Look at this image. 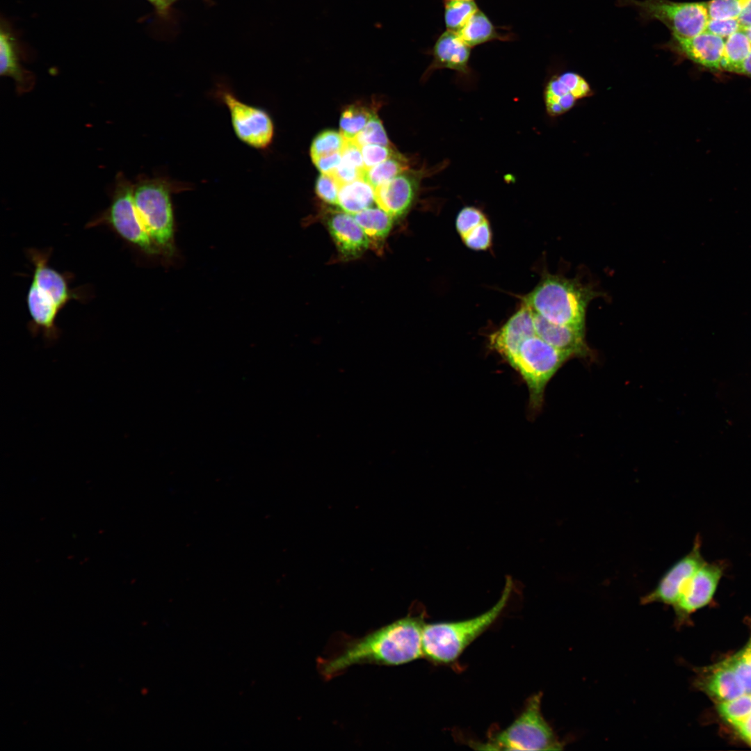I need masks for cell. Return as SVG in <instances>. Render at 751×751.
Segmentation results:
<instances>
[{
	"label": "cell",
	"mask_w": 751,
	"mask_h": 751,
	"mask_svg": "<svg viewBox=\"0 0 751 751\" xmlns=\"http://www.w3.org/2000/svg\"><path fill=\"white\" fill-rule=\"evenodd\" d=\"M424 625L421 616L409 615L350 640L334 656L322 659L319 671L331 679L355 665H399L423 657Z\"/></svg>",
	"instance_id": "1"
},
{
	"label": "cell",
	"mask_w": 751,
	"mask_h": 751,
	"mask_svg": "<svg viewBox=\"0 0 751 751\" xmlns=\"http://www.w3.org/2000/svg\"><path fill=\"white\" fill-rule=\"evenodd\" d=\"M598 294L578 279L548 274L523 302L551 323L585 330L587 307Z\"/></svg>",
	"instance_id": "2"
},
{
	"label": "cell",
	"mask_w": 751,
	"mask_h": 751,
	"mask_svg": "<svg viewBox=\"0 0 751 751\" xmlns=\"http://www.w3.org/2000/svg\"><path fill=\"white\" fill-rule=\"evenodd\" d=\"M508 595L507 589L494 606L473 618L425 624L422 637L423 657L438 664L455 661L473 641L493 624L503 610Z\"/></svg>",
	"instance_id": "3"
},
{
	"label": "cell",
	"mask_w": 751,
	"mask_h": 751,
	"mask_svg": "<svg viewBox=\"0 0 751 751\" xmlns=\"http://www.w3.org/2000/svg\"><path fill=\"white\" fill-rule=\"evenodd\" d=\"M542 694L530 697L520 715L506 729L492 735L477 749L488 750H560L559 741L541 711Z\"/></svg>",
	"instance_id": "4"
},
{
	"label": "cell",
	"mask_w": 751,
	"mask_h": 751,
	"mask_svg": "<svg viewBox=\"0 0 751 751\" xmlns=\"http://www.w3.org/2000/svg\"><path fill=\"white\" fill-rule=\"evenodd\" d=\"M175 185L163 177H140L133 184L134 204L146 232L159 249L168 252L172 250L171 193Z\"/></svg>",
	"instance_id": "5"
},
{
	"label": "cell",
	"mask_w": 751,
	"mask_h": 751,
	"mask_svg": "<svg viewBox=\"0 0 751 751\" xmlns=\"http://www.w3.org/2000/svg\"><path fill=\"white\" fill-rule=\"evenodd\" d=\"M572 358L571 355L551 346L536 334L522 342L512 367L528 387L529 407L533 411L540 410L548 382Z\"/></svg>",
	"instance_id": "6"
},
{
	"label": "cell",
	"mask_w": 751,
	"mask_h": 751,
	"mask_svg": "<svg viewBox=\"0 0 751 751\" xmlns=\"http://www.w3.org/2000/svg\"><path fill=\"white\" fill-rule=\"evenodd\" d=\"M619 6L634 8L644 21H658L672 36L690 38L707 29L710 19L706 1L617 0Z\"/></svg>",
	"instance_id": "7"
},
{
	"label": "cell",
	"mask_w": 751,
	"mask_h": 751,
	"mask_svg": "<svg viewBox=\"0 0 751 751\" xmlns=\"http://www.w3.org/2000/svg\"><path fill=\"white\" fill-rule=\"evenodd\" d=\"M106 224L111 226L123 239L148 254H156L159 248L146 232L138 216L133 197V184L118 174L107 210L92 225Z\"/></svg>",
	"instance_id": "8"
},
{
	"label": "cell",
	"mask_w": 751,
	"mask_h": 751,
	"mask_svg": "<svg viewBox=\"0 0 751 751\" xmlns=\"http://www.w3.org/2000/svg\"><path fill=\"white\" fill-rule=\"evenodd\" d=\"M214 95L228 108L234 131L241 141L259 150L270 145L274 124L266 110L243 102L223 84L217 86Z\"/></svg>",
	"instance_id": "9"
},
{
	"label": "cell",
	"mask_w": 751,
	"mask_h": 751,
	"mask_svg": "<svg viewBox=\"0 0 751 751\" xmlns=\"http://www.w3.org/2000/svg\"><path fill=\"white\" fill-rule=\"evenodd\" d=\"M447 164L419 170H407L375 188V202L392 218H400L410 210L417 196L421 180L442 170Z\"/></svg>",
	"instance_id": "10"
},
{
	"label": "cell",
	"mask_w": 751,
	"mask_h": 751,
	"mask_svg": "<svg viewBox=\"0 0 751 751\" xmlns=\"http://www.w3.org/2000/svg\"><path fill=\"white\" fill-rule=\"evenodd\" d=\"M704 562L701 540L697 535L691 551L664 572L655 588L641 597L640 604L661 603L673 606L687 582Z\"/></svg>",
	"instance_id": "11"
},
{
	"label": "cell",
	"mask_w": 751,
	"mask_h": 751,
	"mask_svg": "<svg viewBox=\"0 0 751 751\" xmlns=\"http://www.w3.org/2000/svg\"><path fill=\"white\" fill-rule=\"evenodd\" d=\"M723 562H704L684 586L677 601L672 606L678 624L697 610L706 606L713 599L723 576Z\"/></svg>",
	"instance_id": "12"
},
{
	"label": "cell",
	"mask_w": 751,
	"mask_h": 751,
	"mask_svg": "<svg viewBox=\"0 0 751 751\" xmlns=\"http://www.w3.org/2000/svg\"><path fill=\"white\" fill-rule=\"evenodd\" d=\"M593 94L588 81L580 74L567 71L553 76L544 90L547 114L558 117L570 111L576 104Z\"/></svg>",
	"instance_id": "13"
},
{
	"label": "cell",
	"mask_w": 751,
	"mask_h": 751,
	"mask_svg": "<svg viewBox=\"0 0 751 751\" xmlns=\"http://www.w3.org/2000/svg\"><path fill=\"white\" fill-rule=\"evenodd\" d=\"M725 42V38L706 31L690 38L671 36L663 48L700 67L720 71Z\"/></svg>",
	"instance_id": "14"
},
{
	"label": "cell",
	"mask_w": 751,
	"mask_h": 751,
	"mask_svg": "<svg viewBox=\"0 0 751 751\" xmlns=\"http://www.w3.org/2000/svg\"><path fill=\"white\" fill-rule=\"evenodd\" d=\"M535 334L533 312L523 302L499 330L489 337V347L512 367L522 342Z\"/></svg>",
	"instance_id": "15"
},
{
	"label": "cell",
	"mask_w": 751,
	"mask_h": 751,
	"mask_svg": "<svg viewBox=\"0 0 751 751\" xmlns=\"http://www.w3.org/2000/svg\"><path fill=\"white\" fill-rule=\"evenodd\" d=\"M471 51V47L458 33L446 30L426 51L433 59L422 79H427L433 72L442 69L453 70L463 78L469 77L472 74L469 66Z\"/></svg>",
	"instance_id": "16"
},
{
	"label": "cell",
	"mask_w": 751,
	"mask_h": 751,
	"mask_svg": "<svg viewBox=\"0 0 751 751\" xmlns=\"http://www.w3.org/2000/svg\"><path fill=\"white\" fill-rule=\"evenodd\" d=\"M533 312L535 334L547 344L569 353L573 358L595 357L594 351L586 341L585 330L551 323Z\"/></svg>",
	"instance_id": "17"
},
{
	"label": "cell",
	"mask_w": 751,
	"mask_h": 751,
	"mask_svg": "<svg viewBox=\"0 0 751 751\" xmlns=\"http://www.w3.org/2000/svg\"><path fill=\"white\" fill-rule=\"evenodd\" d=\"M28 255L34 266L32 282L45 296L60 309L70 300L76 298L77 294L69 288L66 277L48 266L49 251L32 249Z\"/></svg>",
	"instance_id": "18"
},
{
	"label": "cell",
	"mask_w": 751,
	"mask_h": 751,
	"mask_svg": "<svg viewBox=\"0 0 751 751\" xmlns=\"http://www.w3.org/2000/svg\"><path fill=\"white\" fill-rule=\"evenodd\" d=\"M327 225L338 251L344 257L356 258L370 248L369 239L353 215L342 211L335 212L329 216Z\"/></svg>",
	"instance_id": "19"
},
{
	"label": "cell",
	"mask_w": 751,
	"mask_h": 751,
	"mask_svg": "<svg viewBox=\"0 0 751 751\" xmlns=\"http://www.w3.org/2000/svg\"><path fill=\"white\" fill-rule=\"evenodd\" d=\"M26 302L32 320L30 327L32 333L42 332L45 339L49 342L57 339L59 332L56 318L61 309L41 293L33 282L29 289Z\"/></svg>",
	"instance_id": "20"
},
{
	"label": "cell",
	"mask_w": 751,
	"mask_h": 751,
	"mask_svg": "<svg viewBox=\"0 0 751 751\" xmlns=\"http://www.w3.org/2000/svg\"><path fill=\"white\" fill-rule=\"evenodd\" d=\"M700 684L702 689L719 702L735 699L745 692L742 683L727 661L714 667Z\"/></svg>",
	"instance_id": "21"
},
{
	"label": "cell",
	"mask_w": 751,
	"mask_h": 751,
	"mask_svg": "<svg viewBox=\"0 0 751 751\" xmlns=\"http://www.w3.org/2000/svg\"><path fill=\"white\" fill-rule=\"evenodd\" d=\"M505 28L495 26L488 16L479 8L458 34L472 48L494 40H512V33L501 31Z\"/></svg>",
	"instance_id": "22"
},
{
	"label": "cell",
	"mask_w": 751,
	"mask_h": 751,
	"mask_svg": "<svg viewBox=\"0 0 751 751\" xmlns=\"http://www.w3.org/2000/svg\"><path fill=\"white\" fill-rule=\"evenodd\" d=\"M0 72L15 81L19 92H28L33 88V78L21 67L13 39L3 29L0 35Z\"/></svg>",
	"instance_id": "23"
},
{
	"label": "cell",
	"mask_w": 751,
	"mask_h": 751,
	"mask_svg": "<svg viewBox=\"0 0 751 751\" xmlns=\"http://www.w3.org/2000/svg\"><path fill=\"white\" fill-rule=\"evenodd\" d=\"M375 202V188L365 179H359L341 186L337 206L340 211L355 215Z\"/></svg>",
	"instance_id": "24"
},
{
	"label": "cell",
	"mask_w": 751,
	"mask_h": 751,
	"mask_svg": "<svg viewBox=\"0 0 751 751\" xmlns=\"http://www.w3.org/2000/svg\"><path fill=\"white\" fill-rule=\"evenodd\" d=\"M353 216L369 239L370 247L376 248L382 244L393 225V218L379 207H370Z\"/></svg>",
	"instance_id": "25"
},
{
	"label": "cell",
	"mask_w": 751,
	"mask_h": 751,
	"mask_svg": "<svg viewBox=\"0 0 751 751\" xmlns=\"http://www.w3.org/2000/svg\"><path fill=\"white\" fill-rule=\"evenodd\" d=\"M751 51V43L743 29L730 35L725 39L720 70L737 73V71Z\"/></svg>",
	"instance_id": "26"
},
{
	"label": "cell",
	"mask_w": 751,
	"mask_h": 751,
	"mask_svg": "<svg viewBox=\"0 0 751 751\" xmlns=\"http://www.w3.org/2000/svg\"><path fill=\"white\" fill-rule=\"evenodd\" d=\"M409 161L396 151L391 157L374 167L365 170L364 179L374 188L409 170Z\"/></svg>",
	"instance_id": "27"
},
{
	"label": "cell",
	"mask_w": 751,
	"mask_h": 751,
	"mask_svg": "<svg viewBox=\"0 0 751 751\" xmlns=\"http://www.w3.org/2000/svg\"><path fill=\"white\" fill-rule=\"evenodd\" d=\"M444 19L447 31L458 33L479 9L474 0H444Z\"/></svg>",
	"instance_id": "28"
},
{
	"label": "cell",
	"mask_w": 751,
	"mask_h": 751,
	"mask_svg": "<svg viewBox=\"0 0 751 751\" xmlns=\"http://www.w3.org/2000/svg\"><path fill=\"white\" fill-rule=\"evenodd\" d=\"M376 112L362 104H353L343 111L340 122V133L346 140L354 139Z\"/></svg>",
	"instance_id": "29"
},
{
	"label": "cell",
	"mask_w": 751,
	"mask_h": 751,
	"mask_svg": "<svg viewBox=\"0 0 751 751\" xmlns=\"http://www.w3.org/2000/svg\"><path fill=\"white\" fill-rule=\"evenodd\" d=\"M345 143L346 139L340 132L332 129L321 131L312 143L310 155L312 161L321 156L341 152Z\"/></svg>",
	"instance_id": "30"
},
{
	"label": "cell",
	"mask_w": 751,
	"mask_h": 751,
	"mask_svg": "<svg viewBox=\"0 0 751 751\" xmlns=\"http://www.w3.org/2000/svg\"><path fill=\"white\" fill-rule=\"evenodd\" d=\"M718 711L725 720L734 725L751 713V694L720 702Z\"/></svg>",
	"instance_id": "31"
},
{
	"label": "cell",
	"mask_w": 751,
	"mask_h": 751,
	"mask_svg": "<svg viewBox=\"0 0 751 751\" xmlns=\"http://www.w3.org/2000/svg\"><path fill=\"white\" fill-rule=\"evenodd\" d=\"M353 140L360 147L369 144L392 146L382 122L376 113L371 117L366 126Z\"/></svg>",
	"instance_id": "32"
},
{
	"label": "cell",
	"mask_w": 751,
	"mask_h": 751,
	"mask_svg": "<svg viewBox=\"0 0 751 751\" xmlns=\"http://www.w3.org/2000/svg\"><path fill=\"white\" fill-rule=\"evenodd\" d=\"M750 0H710L707 6L710 19H737Z\"/></svg>",
	"instance_id": "33"
},
{
	"label": "cell",
	"mask_w": 751,
	"mask_h": 751,
	"mask_svg": "<svg viewBox=\"0 0 751 751\" xmlns=\"http://www.w3.org/2000/svg\"><path fill=\"white\" fill-rule=\"evenodd\" d=\"M727 661L736 672L745 691L751 694V647L748 645Z\"/></svg>",
	"instance_id": "34"
},
{
	"label": "cell",
	"mask_w": 751,
	"mask_h": 751,
	"mask_svg": "<svg viewBox=\"0 0 751 751\" xmlns=\"http://www.w3.org/2000/svg\"><path fill=\"white\" fill-rule=\"evenodd\" d=\"M492 230L488 220L461 237L463 243L474 250H485L492 244Z\"/></svg>",
	"instance_id": "35"
},
{
	"label": "cell",
	"mask_w": 751,
	"mask_h": 751,
	"mask_svg": "<svg viewBox=\"0 0 751 751\" xmlns=\"http://www.w3.org/2000/svg\"><path fill=\"white\" fill-rule=\"evenodd\" d=\"M486 220L487 217L479 209L471 206L465 207L457 215L456 230L462 237Z\"/></svg>",
	"instance_id": "36"
},
{
	"label": "cell",
	"mask_w": 751,
	"mask_h": 751,
	"mask_svg": "<svg viewBox=\"0 0 751 751\" xmlns=\"http://www.w3.org/2000/svg\"><path fill=\"white\" fill-rule=\"evenodd\" d=\"M341 184L332 174H321L316 179L315 191L323 202L337 205Z\"/></svg>",
	"instance_id": "37"
},
{
	"label": "cell",
	"mask_w": 751,
	"mask_h": 751,
	"mask_svg": "<svg viewBox=\"0 0 751 751\" xmlns=\"http://www.w3.org/2000/svg\"><path fill=\"white\" fill-rule=\"evenodd\" d=\"M365 170L391 157L396 150L392 146L369 144L361 147Z\"/></svg>",
	"instance_id": "38"
},
{
	"label": "cell",
	"mask_w": 751,
	"mask_h": 751,
	"mask_svg": "<svg viewBox=\"0 0 751 751\" xmlns=\"http://www.w3.org/2000/svg\"><path fill=\"white\" fill-rule=\"evenodd\" d=\"M739 30H742V27L737 19H710L706 29L725 39Z\"/></svg>",
	"instance_id": "39"
},
{
	"label": "cell",
	"mask_w": 751,
	"mask_h": 751,
	"mask_svg": "<svg viewBox=\"0 0 751 751\" xmlns=\"http://www.w3.org/2000/svg\"><path fill=\"white\" fill-rule=\"evenodd\" d=\"M364 172L365 170L341 161L332 175L335 177L341 185H343L359 179H364Z\"/></svg>",
	"instance_id": "40"
},
{
	"label": "cell",
	"mask_w": 751,
	"mask_h": 751,
	"mask_svg": "<svg viewBox=\"0 0 751 751\" xmlns=\"http://www.w3.org/2000/svg\"><path fill=\"white\" fill-rule=\"evenodd\" d=\"M341 151L321 156L313 163L322 174H332L341 161Z\"/></svg>",
	"instance_id": "41"
},
{
	"label": "cell",
	"mask_w": 751,
	"mask_h": 751,
	"mask_svg": "<svg viewBox=\"0 0 751 751\" xmlns=\"http://www.w3.org/2000/svg\"><path fill=\"white\" fill-rule=\"evenodd\" d=\"M733 726L745 740L751 743V713Z\"/></svg>",
	"instance_id": "42"
},
{
	"label": "cell",
	"mask_w": 751,
	"mask_h": 751,
	"mask_svg": "<svg viewBox=\"0 0 751 751\" xmlns=\"http://www.w3.org/2000/svg\"><path fill=\"white\" fill-rule=\"evenodd\" d=\"M737 19L742 29H745L751 26V0L744 6Z\"/></svg>",
	"instance_id": "43"
},
{
	"label": "cell",
	"mask_w": 751,
	"mask_h": 751,
	"mask_svg": "<svg viewBox=\"0 0 751 751\" xmlns=\"http://www.w3.org/2000/svg\"><path fill=\"white\" fill-rule=\"evenodd\" d=\"M737 74L751 78V51L739 67Z\"/></svg>",
	"instance_id": "44"
},
{
	"label": "cell",
	"mask_w": 751,
	"mask_h": 751,
	"mask_svg": "<svg viewBox=\"0 0 751 751\" xmlns=\"http://www.w3.org/2000/svg\"><path fill=\"white\" fill-rule=\"evenodd\" d=\"M150 1L152 2H153V3H154L157 6V7H159L160 8H165L172 1V0H150Z\"/></svg>",
	"instance_id": "45"
},
{
	"label": "cell",
	"mask_w": 751,
	"mask_h": 751,
	"mask_svg": "<svg viewBox=\"0 0 751 751\" xmlns=\"http://www.w3.org/2000/svg\"><path fill=\"white\" fill-rule=\"evenodd\" d=\"M743 30L745 31L747 37L751 43V26Z\"/></svg>",
	"instance_id": "46"
},
{
	"label": "cell",
	"mask_w": 751,
	"mask_h": 751,
	"mask_svg": "<svg viewBox=\"0 0 751 751\" xmlns=\"http://www.w3.org/2000/svg\"><path fill=\"white\" fill-rule=\"evenodd\" d=\"M749 645H750V646L751 647V641H750V643Z\"/></svg>",
	"instance_id": "47"
},
{
	"label": "cell",
	"mask_w": 751,
	"mask_h": 751,
	"mask_svg": "<svg viewBox=\"0 0 751 751\" xmlns=\"http://www.w3.org/2000/svg\"><path fill=\"white\" fill-rule=\"evenodd\" d=\"M443 1H444V0H443Z\"/></svg>",
	"instance_id": "48"
},
{
	"label": "cell",
	"mask_w": 751,
	"mask_h": 751,
	"mask_svg": "<svg viewBox=\"0 0 751 751\" xmlns=\"http://www.w3.org/2000/svg\"><path fill=\"white\" fill-rule=\"evenodd\" d=\"M751 744V743H750Z\"/></svg>",
	"instance_id": "49"
}]
</instances>
